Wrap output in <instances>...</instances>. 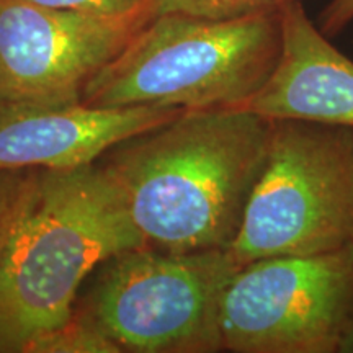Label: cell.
<instances>
[{"instance_id": "6da1fadb", "label": "cell", "mask_w": 353, "mask_h": 353, "mask_svg": "<svg viewBox=\"0 0 353 353\" xmlns=\"http://www.w3.org/2000/svg\"><path fill=\"white\" fill-rule=\"evenodd\" d=\"M272 120L242 108L185 110L117 144L97 164L148 247L228 249L262 170Z\"/></svg>"}, {"instance_id": "7a4b0ae2", "label": "cell", "mask_w": 353, "mask_h": 353, "mask_svg": "<svg viewBox=\"0 0 353 353\" xmlns=\"http://www.w3.org/2000/svg\"><path fill=\"white\" fill-rule=\"evenodd\" d=\"M143 245L97 162L30 170L0 263V353H25L34 339L69 321L92 273Z\"/></svg>"}, {"instance_id": "3957f363", "label": "cell", "mask_w": 353, "mask_h": 353, "mask_svg": "<svg viewBox=\"0 0 353 353\" xmlns=\"http://www.w3.org/2000/svg\"><path fill=\"white\" fill-rule=\"evenodd\" d=\"M281 12L231 20L162 13L87 83L88 107L239 108L272 76Z\"/></svg>"}, {"instance_id": "277c9868", "label": "cell", "mask_w": 353, "mask_h": 353, "mask_svg": "<svg viewBox=\"0 0 353 353\" xmlns=\"http://www.w3.org/2000/svg\"><path fill=\"white\" fill-rule=\"evenodd\" d=\"M239 268L229 249L164 252L134 247L92 273L74 311L121 353L224 352L221 309Z\"/></svg>"}, {"instance_id": "5b68a950", "label": "cell", "mask_w": 353, "mask_h": 353, "mask_svg": "<svg viewBox=\"0 0 353 353\" xmlns=\"http://www.w3.org/2000/svg\"><path fill=\"white\" fill-rule=\"evenodd\" d=\"M352 244L353 130L272 120L262 170L229 252L242 267Z\"/></svg>"}, {"instance_id": "8992f818", "label": "cell", "mask_w": 353, "mask_h": 353, "mask_svg": "<svg viewBox=\"0 0 353 353\" xmlns=\"http://www.w3.org/2000/svg\"><path fill=\"white\" fill-rule=\"evenodd\" d=\"M352 329L353 244L242 265L223 298L224 352L341 353Z\"/></svg>"}, {"instance_id": "52a82bcc", "label": "cell", "mask_w": 353, "mask_h": 353, "mask_svg": "<svg viewBox=\"0 0 353 353\" xmlns=\"http://www.w3.org/2000/svg\"><path fill=\"white\" fill-rule=\"evenodd\" d=\"M157 15L156 2L126 15H95L0 0V105H64Z\"/></svg>"}, {"instance_id": "ba28073f", "label": "cell", "mask_w": 353, "mask_h": 353, "mask_svg": "<svg viewBox=\"0 0 353 353\" xmlns=\"http://www.w3.org/2000/svg\"><path fill=\"white\" fill-rule=\"evenodd\" d=\"M185 110L159 107L0 105V170H65L94 164L123 141Z\"/></svg>"}, {"instance_id": "9c48e42d", "label": "cell", "mask_w": 353, "mask_h": 353, "mask_svg": "<svg viewBox=\"0 0 353 353\" xmlns=\"http://www.w3.org/2000/svg\"><path fill=\"white\" fill-rule=\"evenodd\" d=\"M239 108L268 120H304L353 130V61L307 15L281 8V52L263 87Z\"/></svg>"}, {"instance_id": "30bf717a", "label": "cell", "mask_w": 353, "mask_h": 353, "mask_svg": "<svg viewBox=\"0 0 353 353\" xmlns=\"http://www.w3.org/2000/svg\"><path fill=\"white\" fill-rule=\"evenodd\" d=\"M25 353H121V350L95 324L74 311L64 324L34 339Z\"/></svg>"}, {"instance_id": "8fae6325", "label": "cell", "mask_w": 353, "mask_h": 353, "mask_svg": "<svg viewBox=\"0 0 353 353\" xmlns=\"http://www.w3.org/2000/svg\"><path fill=\"white\" fill-rule=\"evenodd\" d=\"M293 2L304 0H156L157 15L185 13L213 20H231L259 13L281 12Z\"/></svg>"}, {"instance_id": "7c38bea8", "label": "cell", "mask_w": 353, "mask_h": 353, "mask_svg": "<svg viewBox=\"0 0 353 353\" xmlns=\"http://www.w3.org/2000/svg\"><path fill=\"white\" fill-rule=\"evenodd\" d=\"M30 170H0V263L19 218Z\"/></svg>"}, {"instance_id": "4fadbf2b", "label": "cell", "mask_w": 353, "mask_h": 353, "mask_svg": "<svg viewBox=\"0 0 353 353\" xmlns=\"http://www.w3.org/2000/svg\"><path fill=\"white\" fill-rule=\"evenodd\" d=\"M23 2L61 8V10L95 13V15H126L156 0H23Z\"/></svg>"}, {"instance_id": "5bb4252c", "label": "cell", "mask_w": 353, "mask_h": 353, "mask_svg": "<svg viewBox=\"0 0 353 353\" xmlns=\"http://www.w3.org/2000/svg\"><path fill=\"white\" fill-rule=\"evenodd\" d=\"M316 23L330 39L342 34L353 23V0H329Z\"/></svg>"}, {"instance_id": "9a60e30c", "label": "cell", "mask_w": 353, "mask_h": 353, "mask_svg": "<svg viewBox=\"0 0 353 353\" xmlns=\"http://www.w3.org/2000/svg\"><path fill=\"white\" fill-rule=\"evenodd\" d=\"M341 353H353V329L348 332L345 341H343Z\"/></svg>"}]
</instances>
